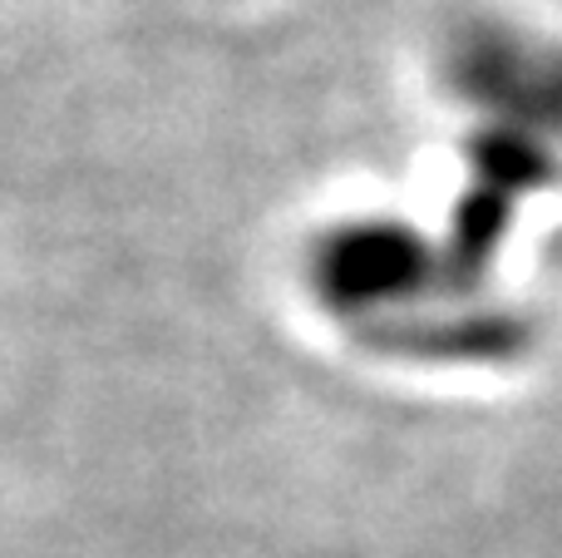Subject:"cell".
Returning a JSON list of instances; mask_svg holds the SVG:
<instances>
[{"label":"cell","mask_w":562,"mask_h":558,"mask_svg":"<svg viewBox=\"0 0 562 558\" xmlns=\"http://www.w3.org/2000/svg\"><path fill=\"white\" fill-rule=\"evenodd\" d=\"M419 267H425L419 237L400 233V227H346V233H336L321 247L316 282L336 302L370 306L415 287Z\"/></svg>","instance_id":"cell-1"}]
</instances>
